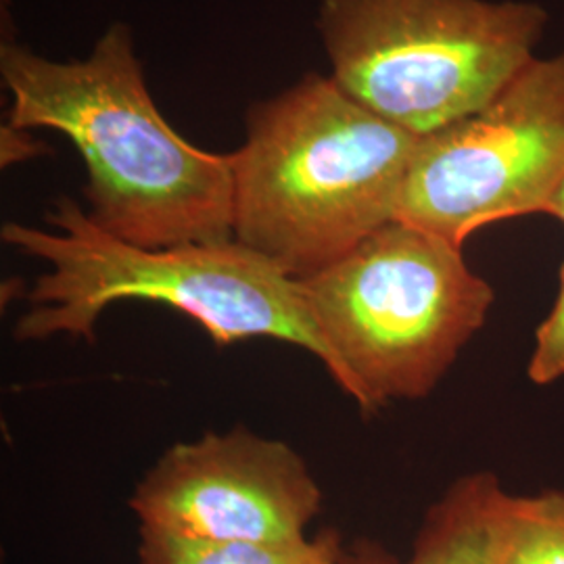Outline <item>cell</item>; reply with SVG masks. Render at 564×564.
<instances>
[{"label":"cell","mask_w":564,"mask_h":564,"mask_svg":"<svg viewBox=\"0 0 564 564\" xmlns=\"http://www.w3.org/2000/svg\"><path fill=\"white\" fill-rule=\"evenodd\" d=\"M498 564H564V491L514 496Z\"/></svg>","instance_id":"30bf717a"},{"label":"cell","mask_w":564,"mask_h":564,"mask_svg":"<svg viewBox=\"0 0 564 564\" xmlns=\"http://www.w3.org/2000/svg\"><path fill=\"white\" fill-rule=\"evenodd\" d=\"M545 214H550V216H554V218H558L561 223H564V182L563 186L558 188L556 197L550 203V207H547Z\"/></svg>","instance_id":"4fadbf2b"},{"label":"cell","mask_w":564,"mask_h":564,"mask_svg":"<svg viewBox=\"0 0 564 564\" xmlns=\"http://www.w3.org/2000/svg\"><path fill=\"white\" fill-rule=\"evenodd\" d=\"M141 564H345L339 538L295 542H214L141 524Z\"/></svg>","instance_id":"9c48e42d"},{"label":"cell","mask_w":564,"mask_h":564,"mask_svg":"<svg viewBox=\"0 0 564 564\" xmlns=\"http://www.w3.org/2000/svg\"><path fill=\"white\" fill-rule=\"evenodd\" d=\"M46 223L55 230L21 223L0 230L2 242L48 265L28 295L32 307L15 324V339L93 341L102 310L142 300L181 310L218 345L276 339L303 347L330 370L300 281L241 242L144 249L107 235L69 197L53 203Z\"/></svg>","instance_id":"3957f363"},{"label":"cell","mask_w":564,"mask_h":564,"mask_svg":"<svg viewBox=\"0 0 564 564\" xmlns=\"http://www.w3.org/2000/svg\"><path fill=\"white\" fill-rule=\"evenodd\" d=\"M564 182V55L531 61L484 109L424 137L398 220L445 241L545 214Z\"/></svg>","instance_id":"8992f818"},{"label":"cell","mask_w":564,"mask_h":564,"mask_svg":"<svg viewBox=\"0 0 564 564\" xmlns=\"http://www.w3.org/2000/svg\"><path fill=\"white\" fill-rule=\"evenodd\" d=\"M130 508L141 524L214 542H295L323 508V491L284 442L237 426L170 447Z\"/></svg>","instance_id":"52a82bcc"},{"label":"cell","mask_w":564,"mask_h":564,"mask_svg":"<svg viewBox=\"0 0 564 564\" xmlns=\"http://www.w3.org/2000/svg\"><path fill=\"white\" fill-rule=\"evenodd\" d=\"M345 564H387L383 561H347Z\"/></svg>","instance_id":"5bb4252c"},{"label":"cell","mask_w":564,"mask_h":564,"mask_svg":"<svg viewBox=\"0 0 564 564\" xmlns=\"http://www.w3.org/2000/svg\"><path fill=\"white\" fill-rule=\"evenodd\" d=\"M9 126L48 128L78 149L88 218L144 249L235 241L232 153L184 141L155 107L126 23H113L86 59L51 61L2 42Z\"/></svg>","instance_id":"6da1fadb"},{"label":"cell","mask_w":564,"mask_h":564,"mask_svg":"<svg viewBox=\"0 0 564 564\" xmlns=\"http://www.w3.org/2000/svg\"><path fill=\"white\" fill-rule=\"evenodd\" d=\"M300 284L328 372L364 412L429 395L496 297L460 245L402 220Z\"/></svg>","instance_id":"277c9868"},{"label":"cell","mask_w":564,"mask_h":564,"mask_svg":"<svg viewBox=\"0 0 564 564\" xmlns=\"http://www.w3.org/2000/svg\"><path fill=\"white\" fill-rule=\"evenodd\" d=\"M527 372L535 384L554 383L564 377V265L558 300L538 330L535 351Z\"/></svg>","instance_id":"8fae6325"},{"label":"cell","mask_w":564,"mask_h":564,"mask_svg":"<svg viewBox=\"0 0 564 564\" xmlns=\"http://www.w3.org/2000/svg\"><path fill=\"white\" fill-rule=\"evenodd\" d=\"M421 139L307 74L247 113L232 153L235 241L302 281L398 220Z\"/></svg>","instance_id":"7a4b0ae2"},{"label":"cell","mask_w":564,"mask_h":564,"mask_svg":"<svg viewBox=\"0 0 564 564\" xmlns=\"http://www.w3.org/2000/svg\"><path fill=\"white\" fill-rule=\"evenodd\" d=\"M545 23L527 0H323L316 21L330 78L419 139L494 101Z\"/></svg>","instance_id":"5b68a950"},{"label":"cell","mask_w":564,"mask_h":564,"mask_svg":"<svg viewBox=\"0 0 564 564\" xmlns=\"http://www.w3.org/2000/svg\"><path fill=\"white\" fill-rule=\"evenodd\" d=\"M39 149L41 144L30 139L28 130H20L13 126L2 128V165L28 160L34 153H39Z\"/></svg>","instance_id":"7c38bea8"},{"label":"cell","mask_w":564,"mask_h":564,"mask_svg":"<svg viewBox=\"0 0 564 564\" xmlns=\"http://www.w3.org/2000/svg\"><path fill=\"white\" fill-rule=\"evenodd\" d=\"M512 500L491 473L464 477L426 512L408 564H498Z\"/></svg>","instance_id":"ba28073f"}]
</instances>
